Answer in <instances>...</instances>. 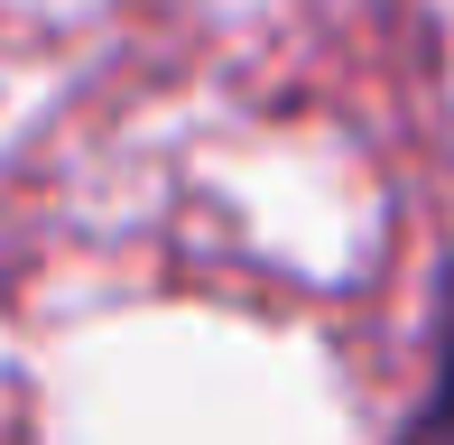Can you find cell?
Returning a JSON list of instances; mask_svg holds the SVG:
<instances>
[{
	"mask_svg": "<svg viewBox=\"0 0 454 445\" xmlns=\"http://www.w3.org/2000/svg\"><path fill=\"white\" fill-rule=\"evenodd\" d=\"M399 445H454V325H445V343H436V380H427L418 418L399 427Z\"/></svg>",
	"mask_w": 454,
	"mask_h": 445,
	"instance_id": "obj_1",
	"label": "cell"
}]
</instances>
